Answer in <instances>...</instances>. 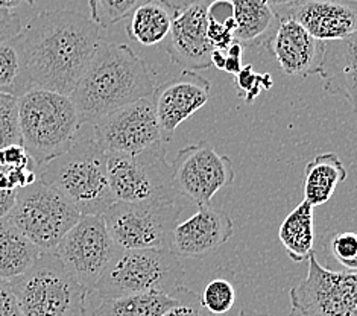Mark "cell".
Listing matches in <instances>:
<instances>
[{
    "instance_id": "42",
    "label": "cell",
    "mask_w": 357,
    "mask_h": 316,
    "mask_svg": "<svg viewBox=\"0 0 357 316\" xmlns=\"http://www.w3.org/2000/svg\"><path fill=\"white\" fill-rule=\"evenodd\" d=\"M211 64H213L218 70H224L225 52H220V50H211Z\"/></svg>"
},
{
    "instance_id": "38",
    "label": "cell",
    "mask_w": 357,
    "mask_h": 316,
    "mask_svg": "<svg viewBox=\"0 0 357 316\" xmlns=\"http://www.w3.org/2000/svg\"><path fill=\"white\" fill-rule=\"evenodd\" d=\"M242 58H236V57H228L225 55V66H224V72L236 76L242 69Z\"/></svg>"
},
{
    "instance_id": "1",
    "label": "cell",
    "mask_w": 357,
    "mask_h": 316,
    "mask_svg": "<svg viewBox=\"0 0 357 316\" xmlns=\"http://www.w3.org/2000/svg\"><path fill=\"white\" fill-rule=\"evenodd\" d=\"M19 41L33 87L69 96L96 52L100 28L72 10L45 11L22 29Z\"/></svg>"
},
{
    "instance_id": "39",
    "label": "cell",
    "mask_w": 357,
    "mask_h": 316,
    "mask_svg": "<svg viewBox=\"0 0 357 316\" xmlns=\"http://www.w3.org/2000/svg\"><path fill=\"white\" fill-rule=\"evenodd\" d=\"M165 5H167L171 10H174L175 13L184 10V8L190 6L193 3H198V2H202V0H161Z\"/></svg>"
},
{
    "instance_id": "35",
    "label": "cell",
    "mask_w": 357,
    "mask_h": 316,
    "mask_svg": "<svg viewBox=\"0 0 357 316\" xmlns=\"http://www.w3.org/2000/svg\"><path fill=\"white\" fill-rule=\"evenodd\" d=\"M23 29L22 17L15 11L0 10V45L20 36Z\"/></svg>"
},
{
    "instance_id": "20",
    "label": "cell",
    "mask_w": 357,
    "mask_h": 316,
    "mask_svg": "<svg viewBox=\"0 0 357 316\" xmlns=\"http://www.w3.org/2000/svg\"><path fill=\"white\" fill-rule=\"evenodd\" d=\"M236 23L234 40L243 49L268 47L278 20L272 8L263 0H229Z\"/></svg>"
},
{
    "instance_id": "43",
    "label": "cell",
    "mask_w": 357,
    "mask_h": 316,
    "mask_svg": "<svg viewBox=\"0 0 357 316\" xmlns=\"http://www.w3.org/2000/svg\"><path fill=\"white\" fill-rule=\"evenodd\" d=\"M259 82H260L261 90H269V89H272V85H274V81H272L271 75H268V73L259 75Z\"/></svg>"
},
{
    "instance_id": "12",
    "label": "cell",
    "mask_w": 357,
    "mask_h": 316,
    "mask_svg": "<svg viewBox=\"0 0 357 316\" xmlns=\"http://www.w3.org/2000/svg\"><path fill=\"white\" fill-rule=\"evenodd\" d=\"M172 167L176 195H183L197 206H208L213 196L233 183V161L208 142H199L178 151Z\"/></svg>"
},
{
    "instance_id": "11",
    "label": "cell",
    "mask_w": 357,
    "mask_h": 316,
    "mask_svg": "<svg viewBox=\"0 0 357 316\" xmlns=\"http://www.w3.org/2000/svg\"><path fill=\"white\" fill-rule=\"evenodd\" d=\"M294 309L307 316H357V276L330 271L310 254L309 272L289 292Z\"/></svg>"
},
{
    "instance_id": "23",
    "label": "cell",
    "mask_w": 357,
    "mask_h": 316,
    "mask_svg": "<svg viewBox=\"0 0 357 316\" xmlns=\"http://www.w3.org/2000/svg\"><path fill=\"white\" fill-rule=\"evenodd\" d=\"M41 251L10 220L0 224V280L13 281L28 272Z\"/></svg>"
},
{
    "instance_id": "36",
    "label": "cell",
    "mask_w": 357,
    "mask_h": 316,
    "mask_svg": "<svg viewBox=\"0 0 357 316\" xmlns=\"http://www.w3.org/2000/svg\"><path fill=\"white\" fill-rule=\"evenodd\" d=\"M0 316H22L10 281L0 280Z\"/></svg>"
},
{
    "instance_id": "18",
    "label": "cell",
    "mask_w": 357,
    "mask_h": 316,
    "mask_svg": "<svg viewBox=\"0 0 357 316\" xmlns=\"http://www.w3.org/2000/svg\"><path fill=\"white\" fill-rule=\"evenodd\" d=\"M268 49L287 76L307 78L319 73L324 43L294 20H278Z\"/></svg>"
},
{
    "instance_id": "16",
    "label": "cell",
    "mask_w": 357,
    "mask_h": 316,
    "mask_svg": "<svg viewBox=\"0 0 357 316\" xmlns=\"http://www.w3.org/2000/svg\"><path fill=\"white\" fill-rule=\"evenodd\" d=\"M234 233L233 219L225 210L199 206L184 222H178L172 233L171 251L178 259H202L224 246Z\"/></svg>"
},
{
    "instance_id": "8",
    "label": "cell",
    "mask_w": 357,
    "mask_h": 316,
    "mask_svg": "<svg viewBox=\"0 0 357 316\" xmlns=\"http://www.w3.org/2000/svg\"><path fill=\"white\" fill-rule=\"evenodd\" d=\"M81 213L64 196L40 179L17 192L8 220L41 253H54Z\"/></svg>"
},
{
    "instance_id": "24",
    "label": "cell",
    "mask_w": 357,
    "mask_h": 316,
    "mask_svg": "<svg viewBox=\"0 0 357 316\" xmlns=\"http://www.w3.org/2000/svg\"><path fill=\"white\" fill-rule=\"evenodd\" d=\"M278 237L292 262L309 260L310 254L314 253V219L313 207L307 201L300 202L298 207L289 213L280 227Z\"/></svg>"
},
{
    "instance_id": "19",
    "label": "cell",
    "mask_w": 357,
    "mask_h": 316,
    "mask_svg": "<svg viewBox=\"0 0 357 316\" xmlns=\"http://www.w3.org/2000/svg\"><path fill=\"white\" fill-rule=\"evenodd\" d=\"M318 75L327 93L344 98L356 108V36L324 41Z\"/></svg>"
},
{
    "instance_id": "15",
    "label": "cell",
    "mask_w": 357,
    "mask_h": 316,
    "mask_svg": "<svg viewBox=\"0 0 357 316\" xmlns=\"http://www.w3.org/2000/svg\"><path fill=\"white\" fill-rule=\"evenodd\" d=\"M277 20H294L319 41L345 40L356 36V0H298L274 13Z\"/></svg>"
},
{
    "instance_id": "3",
    "label": "cell",
    "mask_w": 357,
    "mask_h": 316,
    "mask_svg": "<svg viewBox=\"0 0 357 316\" xmlns=\"http://www.w3.org/2000/svg\"><path fill=\"white\" fill-rule=\"evenodd\" d=\"M37 174L81 216H102L116 202L108 183L107 153L93 139L75 142L61 156L38 166Z\"/></svg>"
},
{
    "instance_id": "28",
    "label": "cell",
    "mask_w": 357,
    "mask_h": 316,
    "mask_svg": "<svg viewBox=\"0 0 357 316\" xmlns=\"http://www.w3.org/2000/svg\"><path fill=\"white\" fill-rule=\"evenodd\" d=\"M142 3V0H89L90 19L99 28L108 29L122 22Z\"/></svg>"
},
{
    "instance_id": "2",
    "label": "cell",
    "mask_w": 357,
    "mask_h": 316,
    "mask_svg": "<svg viewBox=\"0 0 357 316\" xmlns=\"http://www.w3.org/2000/svg\"><path fill=\"white\" fill-rule=\"evenodd\" d=\"M154 91L155 81L149 67L130 46L100 41L69 98L82 125L135 100L152 98Z\"/></svg>"
},
{
    "instance_id": "41",
    "label": "cell",
    "mask_w": 357,
    "mask_h": 316,
    "mask_svg": "<svg viewBox=\"0 0 357 316\" xmlns=\"http://www.w3.org/2000/svg\"><path fill=\"white\" fill-rule=\"evenodd\" d=\"M263 2H266L272 8V11L278 13V11H282V10H286L287 6L296 3V2H298V0H263Z\"/></svg>"
},
{
    "instance_id": "33",
    "label": "cell",
    "mask_w": 357,
    "mask_h": 316,
    "mask_svg": "<svg viewBox=\"0 0 357 316\" xmlns=\"http://www.w3.org/2000/svg\"><path fill=\"white\" fill-rule=\"evenodd\" d=\"M234 84L239 90V96L245 99L246 104H251L261 93L259 73L254 72V67L251 64L242 67L241 72L234 76Z\"/></svg>"
},
{
    "instance_id": "31",
    "label": "cell",
    "mask_w": 357,
    "mask_h": 316,
    "mask_svg": "<svg viewBox=\"0 0 357 316\" xmlns=\"http://www.w3.org/2000/svg\"><path fill=\"white\" fill-rule=\"evenodd\" d=\"M175 304L163 316H213L201 304L199 295L184 286L171 294Z\"/></svg>"
},
{
    "instance_id": "4",
    "label": "cell",
    "mask_w": 357,
    "mask_h": 316,
    "mask_svg": "<svg viewBox=\"0 0 357 316\" xmlns=\"http://www.w3.org/2000/svg\"><path fill=\"white\" fill-rule=\"evenodd\" d=\"M79 126L69 96L33 87L19 98L22 146L37 167L69 149L76 142Z\"/></svg>"
},
{
    "instance_id": "30",
    "label": "cell",
    "mask_w": 357,
    "mask_h": 316,
    "mask_svg": "<svg viewBox=\"0 0 357 316\" xmlns=\"http://www.w3.org/2000/svg\"><path fill=\"white\" fill-rule=\"evenodd\" d=\"M22 144L19 130V99L0 95V149Z\"/></svg>"
},
{
    "instance_id": "37",
    "label": "cell",
    "mask_w": 357,
    "mask_h": 316,
    "mask_svg": "<svg viewBox=\"0 0 357 316\" xmlns=\"http://www.w3.org/2000/svg\"><path fill=\"white\" fill-rule=\"evenodd\" d=\"M15 196L17 193L14 192H6L0 189V224L10 218L15 204Z\"/></svg>"
},
{
    "instance_id": "26",
    "label": "cell",
    "mask_w": 357,
    "mask_h": 316,
    "mask_svg": "<svg viewBox=\"0 0 357 316\" xmlns=\"http://www.w3.org/2000/svg\"><path fill=\"white\" fill-rule=\"evenodd\" d=\"M31 89L33 84L17 36L0 45V95L19 99Z\"/></svg>"
},
{
    "instance_id": "29",
    "label": "cell",
    "mask_w": 357,
    "mask_h": 316,
    "mask_svg": "<svg viewBox=\"0 0 357 316\" xmlns=\"http://www.w3.org/2000/svg\"><path fill=\"white\" fill-rule=\"evenodd\" d=\"M199 300L201 304L213 316H224L234 307L237 292L231 281L225 278H215L204 287Z\"/></svg>"
},
{
    "instance_id": "25",
    "label": "cell",
    "mask_w": 357,
    "mask_h": 316,
    "mask_svg": "<svg viewBox=\"0 0 357 316\" xmlns=\"http://www.w3.org/2000/svg\"><path fill=\"white\" fill-rule=\"evenodd\" d=\"M175 300L163 292L123 295L100 300L91 316H163Z\"/></svg>"
},
{
    "instance_id": "14",
    "label": "cell",
    "mask_w": 357,
    "mask_h": 316,
    "mask_svg": "<svg viewBox=\"0 0 357 316\" xmlns=\"http://www.w3.org/2000/svg\"><path fill=\"white\" fill-rule=\"evenodd\" d=\"M210 90V81L190 70H184L160 87H155L152 104L166 142L172 137L178 126L207 104Z\"/></svg>"
},
{
    "instance_id": "32",
    "label": "cell",
    "mask_w": 357,
    "mask_h": 316,
    "mask_svg": "<svg viewBox=\"0 0 357 316\" xmlns=\"http://www.w3.org/2000/svg\"><path fill=\"white\" fill-rule=\"evenodd\" d=\"M331 254L345 271L356 272L357 268V236L351 232L337 233L331 239Z\"/></svg>"
},
{
    "instance_id": "34",
    "label": "cell",
    "mask_w": 357,
    "mask_h": 316,
    "mask_svg": "<svg viewBox=\"0 0 357 316\" xmlns=\"http://www.w3.org/2000/svg\"><path fill=\"white\" fill-rule=\"evenodd\" d=\"M0 167L14 170L37 167V165L33 163L29 153L24 151L22 144H11V146L0 149Z\"/></svg>"
},
{
    "instance_id": "13",
    "label": "cell",
    "mask_w": 357,
    "mask_h": 316,
    "mask_svg": "<svg viewBox=\"0 0 357 316\" xmlns=\"http://www.w3.org/2000/svg\"><path fill=\"white\" fill-rule=\"evenodd\" d=\"M93 140L108 153H135L166 142L152 98L135 100L93 122Z\"/></svg>"
},
{
    "instance_id": "44",
    "label": "cell",
    "mask_w": 357,
    "mask_h": 316,
    "mask_svg": "<svg viewBox=\"0 0 357 316\" xmlns=\"http://www.w3.org/2000/svg\"><path fill=\"white\" fill-rule=\"evenodd\" d=\"M237 316H272V315H269V313H260V312L252 310V309H245Z\"/></svg>"
},
{
    "instance_id": "40",
    "label": "cell",
    "mask_w": 357,
    "mask_h": 316,
    "mask_svg": "<svg viewBox=\"0 0 357 316\" xmlns=\"http://www.w3.org/2000/svg\"><path fill=\"white\" fill-rule=\"evenodd\" d=\"M36 0H0V10L14 11L22 5H33Z\"/></svg>"
},
{
    "instance_id": "9",
    "label": "cell",
    "mask_w": 357,
    "mask_h": 316,
    "mask_svg": "<svg viewBox=\"0 0 357 316\" xmlns=\"http://www.w3.org/2000/svg\"><path fill=\"white\" fill-rule=\"evenodd\" d=\"M183 207L114 202L104 215L107 230L121 250H171Z\"/></svg>"
},
{
    "instance_id": "6",
    "label": "cell",
    "mask_w": 357,
    "mask_h": 316,
    "mask_svg": "<svg viewBox=\"0 0 357 316\" xmlns=\"http://www.w3.org/2000/svg\"><path fill=\"white\" fill-rule=\"evenodd\" d=\"M167 142L135 153H108L107 174L114 201L143 206L176 204Z\"/></svg>"
},
{
    "instance_id": "10",
    "label": "cell",
    "mask_w": 357,
    "mask_h": 316,
    "mask_svg": "<svg viewBox=\"0 0 357 316\" xmlns=\"http://www.w3.org/2000/svg\"><path fill=\"white\" fill-rule=\"evenodd\" d=\"M117 250L104 216L87 215L67 232L54 254L76 283L91 294Z\"/></svg>"
},
{
    "instance_id": "22",
    "label": "cell",
    "mask_w": 357,
    "mask_h": 316,
    "mask_svg": "<svg viewBox=\"0 0 357 316\" xmlns=\"http://www.w3.org/2000/svg\"><path fill=\"white\" fill-rule=\"evenodd\" d=\"M175 11L161 0L142 2L130 15L126 33L131 41L152 47L163 43L172 28Z\"/></svg>"
},
{
    "instance_id": "21",
    "label": "cell",
    "mask_w": 357,
    "mask_h": 316,
    "mask_svg": "<svg viewBox=\"0 0 357 316\" xmlns=\"http://www.w3.org/2000/svg\"><path fill=\"white\" fill-rule=\"evenodd\" d=\"M347 176V169L337 153H319L305 166L304 201L313 209L324 206Z\"/></svg>"
},
{
    "instance_id": "27",
    "label": "cell",
    "mask_w": 357,
    "mask_h": 316,
    "mask_svg": "<svg viewBox=\"0 0 357 316\" xmlns=\"http://www.w3.org/2000/svg\"><path fill=\"white\" fill-rule=\"evenodd\" d=\"M207 38L213 50H225L233 45L236 23L229 0H216L207 6Z\"/></svg>"
},
{
    "instance_id": "45",
    "label": "cell",
    "mask_w": 357,
    "mask_h": 316,
    "mask_svg": "<svg viewBox=\"0 0 357 316\" xmlns=\"http://www.w3.org/2000/svg\"><path fill=\"white\" fill-rule=\"evenodd\" d=\"M287 316H307V315H304V313H301L298 309H291V312H289V315Z\"/></svg>"
},
{
    "instance_id": "7",
    "label": "cell",
    "mask_w": 357,
    "mask_h": 316,
    "mask_svg": "<svg viewBox=\"0 0 357 316\" xmlns=\"http://www.w3.org/2000/svg\"><path fill=\"white\" fill-rule=\"evenodd\" d=\"M22 316H86L89 292L69 276L54 253L10 281Z\"/></svg>"
},
{
    "instance_id": "5",
    "label": "cell",
    "mask_w": 357,
    "mask_h": 316,
    "mask_svg": "<svg viewBox=\"0 0 357 316\" xmlns=\"http://www.w3.org/2000/svg\"><path fill=\"white\" fill-rule=\"evenodd\" d=\"M184 269L171 250H119L93 289L100 300L123 295L163 292L183 286Z\"/></svg>"
},
{
    "instance_id": "17",
    "label": "cell",
    "mask_w": 357,
    "mask_h": 316,
    "mask_svg": "<svg viewBox=\"0 0 357 316\" xmlns=\"http://www.w3.org/2000/svg\"><path fill=\"white\" fill-rule=\"evenodd\" d=\"M206 0L178 11L167 36L166 52L171 61L184 70L197 72L211 66V46L207 38Z\"/></svg>"
}]
</instances>
